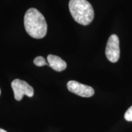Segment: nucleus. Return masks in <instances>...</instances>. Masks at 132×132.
Segmentation results:
<instances>
[{"instance_id":"obj_1","label":"nucleus","mask_w":132,"mask_h":132,"mask_svg":"<svg viewBox=\"0 0 132 132\" xmlns=\"http://www.w3.org/2000/svg\"><path fill=\"white\" fill-rule=\"evenodd\" d=\"M24 25L26 32L35 39H42L47 34V24L44 16L35 8H30L24 16Z\"/></svg>"},{"instance_id":"obj_2","label":"nucleus","mask_w":132,"mask_h":132,"mask_svg":"<svg viewBox=\"0 0 132 132\" xmlns=\"http://www.w3.org/2000/svg\"><path fill=\"white\" fill-rule=\"evenodd\" d=\"M69 7L72 17L78 23L88 25L93 20L94 9L87 0H70Z\"/></svg>"},{"instance_id":"obj_3","label":"nucleus","mask_w":132,"mask_h":132,"mask_svg":"<svg viewBox=\"0 0 132 132\" xmlns=\"http://www.w3.org/2000/svg\"><path fill=\"white\" fill-rule=\"evenodd\" d=\"M12 90L14 91L15 99L20 101L24 95L31 97L34 95V89L28 82L20 79H15L11 83Z\"/></svg>"},{"instance_id":"obj_4","label":"nucleus","mask_w":132,"mask_h":132,"mask_svg":"<svg viewBox=\"0 0 132 132\" xmlns=\"http://www.w3.org/2000/svg\"><path fill=\"white\" fill-rule=\"evenodd\" d=\"M105 54L110 62H116L120 57L119 39L116 34H112L109 37L105 49Z\"/></svg>"},{"instance_id":"obj_5","label":"nucleus","mask_w":132,"mask_h":132,"mask_svg":"<svg viewBox=\"0 0 132 132\" xmlns=\"http://www.w3.org/2000/svg\"><path fill=\"white\" fill-rule=\"evenodd\" d=\"M67 87L69 91L80 97H90L94 94V89L91 86L76 81H69L67 84Z\"/></svg>"},{"instance_id":"obj_6","label":"nucleus","mask_w":132,"mask_h":132,"mask_svg":"<svg viewBox=\"0 0 132 132\" xmlns=\"http://www.w3.org/2000/svg\"><path fill=\"white\" fill-rule=\"evenodd\" d=\"M47 62L50 67L57 72H62L67 67V64L63 59L54 54L48 55Z\"/></svg>"},{"instance_id":"obj_7","label":"nucleus","mask_w":132,"mask_h":132,"mask_svg":"<svg viewBox=\"0 0 132 132\" xmlns=\"http://www.w3.org/2000/svg\"><path fill=\"white\" fill-rule=\"evenodd\" d=\"M34 64L38 67H42L44 65H49L45 59L42 56H37L34 59Z\"/></svg>"},{"instance_id":"obj_8","label":"nucleus","mask_w":132,"mask_h":132,"mask_svg":"<svg viewBox=\"0 0 132 132\" xmlns=\"http://www.w3.org/2000/svg\"><path fill=\"white\" fill-rule=\"evenodd\" d=\"M124 118L127 121H132V106H130L125 112Z\"/></svg>"},{"instance_id":"obj_9","label":"nucleus","mask_w":132,"mask_h":132,"mask_svg":"<svg viewBox=\"0 0 132 132\" xmlns=\"http://www.w3.org/2000/svg\"><path fill=\"white\" fill-rule=\"evenodd\" d=\"M0 132H7V131H6V130H3V129H2V128H0Z\"/></svg>"},{"instance_id":"obj_10","label":"nucleus","mask_w":132,"mask_h":132,"mask_svg":"<svg viewBox=\"0 0 132 132\" xmlns=\"http://www.w3.org/2000/svg\"><path fill=\"white\" fill-rule=\"evenodd\" d=\"M0 94H1V90H0Z\"/></svg>"}]
</instances>
